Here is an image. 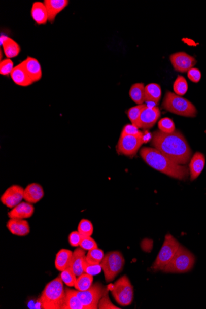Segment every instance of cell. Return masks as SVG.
<instances>
[{
    "mask_svg": "<svg viewBox=\"0 0 206 309\" xmlns=\"http://www.w3.org/2000/svg\"><path fill=\"white\" fill-rule=\"evenodd\" d=\"M151 145L180 165L187 164L192 156V150L187 140L179 130H176L171 133L155 131L153 133Z\"/></svg>",
    "mask_w": 206,
    "mask_h": 309,
    "instance_id": "1",
    "label": "cell"
},
{
    "mask_svg": "<svg viewBox=\"0 0 206 309\" xmlns=\"http://www.w3.org/2000/svg\"><path fill=\"white\" fill-rule=\"evenodd\" d=\"M140 154L151 167L173 178L184 180L190 175L187 166L177 164L155 148H142Z\"/></svg>",
    "mask_w": 206,
    "mask_h": 309,
    "instance_id": "2",
    "label": "cell"
},
{
    "mask_svg": "<svg viewBox=\"0 0 206 309\" xmlns=\"http://www.w3.org/2000/svg\"><path fill=\"white\" fill-rule=\"evenodd\" d=\"M65 299V290L59 276L46 285L39 302L44 309H64Z\"/></svg>",
    "mask_w": 206,
    "mask_h": 309,
    "instance_id": "3",
    "label": "cell"
},
{
    "mask_svg": "<svg viewBox=\"0 0 206 309\" xmlns=\"http://www.w3.org/2000/svg\"><path fill=\"white\" fill-rule=\"evenodd\" d=\"M162 107L168 112L180 116L194 117L197 113L192 102L169 91L165 93Z\"/></svg>",
    "mask_w": 206,
    "mask_h": 309,
    "instance_id": "4",
    "label": "cell"
},
{
    "mask_svg": "<svg viewBox=\"0 0 206 309\" xmlns=\"http://www.w3.org/2000/svg\"><path fill=\"white\" fill-rule=\"evenodd\" d=\"M194 264L195 257L187 249L180 245L176 255L162 271L167 273H187L193 268Z\"/></svg>",
    "mask_w": 206,
    "mask_h": 309,
    "instance_id": "5",
    "label": "cell"
},
{
    "mask_svg": "<svg viewBox=\"0 0 206 309\" xmlns=\"http://www.w3.org/2000/svg\"><path fill=\"white\" fill-rule=\"evenodd\" d=\"M105 280L110 282L121 272L125 265V259L119 251H111L104 256L101 262Z\"/></svg>",
    "mask_w": 206,
    "mask_h": 309,
    "instance_id": "6",
    "label": "cell"
},
{
    "mask_svg": "<svg viewBox=\"0 0 206 309\" xmlns=\"http://www.w3.org/2000/svg\"><path fill=\"white\" fill-rule=\"evenodd\" d=\"M180 243L171 234L165 236L164 244L160 250L155 262H154L152 268L154 270H162L167 266L180 247Z\"/></svg>",
    "mask_w": 206,
    "mask_h": 309,
    "instance_id": "7",
    "label": "cell"
},
{
    "mask_svg": "<svg viewBox=\"0 0 206 309\" xmlns=\"http://www.w3.org/2000/svg\"><path fill=\"white\" fill-rule=\"evenodd\" d=\"M76 292L84 309H97L100 300L108 293V290L101 283H96L87 290Z\"/></svg>",
    "mask_w": 206,
    "mask_h": 309,
    "instance_id": "8",
    "label": "cell"
},
{
    "mask_svg": "<svg viewBox=\"0 0 206 309\" xmlns=\"http://www.w3.org/2000/svg\"><path fill=\"white\" fill-rule=\"evenodd\" d=\"M133 286L127 276L122 277L114 283L112 295L119 304L130 305L133 300Z\"/></svg>",
    "mask_w": 206,
    "mask_h": 309,
    "instance_id": "9",
    "label": "cell"
},
{
    "mask_svg": "<svg viewBox=\"0 0 206 309\" xmlns=\"http://www.w3.org/2000/svg\"><path fill=\"white\" fill-rule=\"evenodd\" d=\"M144 135H121L117 145V151L125 156L136 155L140 147L144 144Z\"/></svg>",
    "mask_w": 206,
    "mask_h": 309,
    "instance_id": "10",
    "label": "cell"
},
{
    "mask_svg": "<svg viewBox=\"0 0 206 309\" xmlns=\"http://www.w3.org/2000/svg\"><path fill=\"white\" fill-rule=\"evenodd\" d=\"M170 60L174 70L182 73H188L197 63L193 56L183 51L171 54Z\"/></svg>",
    "mask_w": 206,
    "mask_h": 309,
    "instance_id": "11",
    "label": "cell"
},
{
    "mask_svg": "<svg viewBox=\"0 0 206 309\" xmlns=\"http://www.w3.org/2000/svg\"><path fill=\"white\" fill-rule=\"evenodd\" d=\"M24 189L18 185H11L2 194L0 201L7 208L13 209L24 199Z\"/></svg>",
    "mask_w": 206,
    "mask_h": 309,
    "instance_id": "12",
    "label": "cell"
},
{
    "mask_svg": "<svg viewBox=\"0 0 206 309\" xmlns=\"http://www.w3.org/2000/svg\"><path fill=\"white\" fill-rule=\"evenodd\" d=\"M161 116V111L156 106L146 107L142 111L139 117L137 127L143 129H149L154 127Z\"/></svg>",
    "mask_w": 206,
    "mask_h": 309,
    "instance_id": "13",
    "label": "cell"
},
{
    "mask_svg": "<svg viewBox=\"0 0 206 309\" xmlns=\"http://www.w3.org/2000/svg\"><path fill=\"white\" fill-rule=\"evenodd\" d=\"M22 64L33 83L41 81L42 77V70L41 63L38 60L32 57L28 56L22 62Z\"/></svg>",
    "mask_w": 206,
    "mask_h": 309,
    "instance_id": "14",
    "label": "cell"
},
{
    "mask_svg": "<svg viewBox=\"0 0 206 309\" xmlns=\"http://www.w3.org/2000/svg\"><path fill=\"white\" fill-rule=\"evenodd\" d=\"M35 208L29 202H21L8 214L10 219H27L33 215Z\"/></svg>",
    "mask_w": 206,
    "mask_h": 309,
    "instance_id": "15",
    "label": "cell"
},
{
    "mask_svg": "<svg viewBox=\"0 0 206 309\" xmlns=\"http://www.w3.org/2000/svg\"><path fill=\"white\" fill-rule=\"evenodd\" d=\"M48 14V22L53 23L56 16L66 8L68 0H45L44 2Z\"/></svg>",
    "mask_w": 206,
    "mask_h": 309,
    "instance_id": "16",
    "label": "cell"
},
{
    "mask_svg": "<svg viewBox=\"0 0 206 309\" xmlns=\"http://www.w3.org/2000/svg\"><path fill=\"white\" fill-rule=\"evenodd\" d=\"M7 227L14 235L25 236L30 233V225L25 219H10Z\"/></svg>",
    "mask_w": 206,
    "mask_h": 309,
    "instance_id": "17",
    "label": "cell"
},
{
    "mask_svg": "<svg viewBox=\"0 0 206 309\" xmlns=\"http://www.w3.org/2000/svg\"><path fill=\"white\" fill-rule=\"evenodd\" d=\"M44 194V190L42 186L37 183H33L28 185L24 189V199L30 204H36L41 201Z\"/></svg>",
    "mask_w": 206,
    "mask_h": 309,
    "instance_id": "18",
    "label": "cell"
},
{
    "mask_svg": "<svg viewBox=\"0 0 206 309\" xmlns=\"http://www.w3.org/2000/svg\"><path fill=\"white\" fill-rule=\"evenodd\" d=\"M205 164V158L204 154L197 152L194 154L192 158L190 159L189 165V171L191 180H196L204 170Z\"/></svg>",
    "mask_w": 206,
    "mask_h": 309,
    "instance_id": "19",
    "label": "cell"
},
{
    "mask_svg": "<svg viewBox=\"0 0 206 309\" xmlns=\"http://www.w3.org/2000/svg\"><path fill=\"white\" fill-rule=\"evenodd\" d=\"M10 77L14 83L21 87H26L33 84L23 66L22 62L14 67Z\"/></svg>",
    "mask_w": 206,
    "mask_h": 309,
    "instance_id": "20",
    "label": "cell"
},
{
    "mask_svg": "<svg viewBox=\"0 0 206 309\" xmlns=\"http://www.w3.org/2000/svg\"><path fill=\"white\" fill-rule=\"evenodd\" d=\"M1 45L5 55L8 59L16 58L21 52L19 45L10 37L2 36Z\"/></svg>",
    "mask_w": 206,
    "mask_h": 309,
    "instance_id": "21",
    "label": "cell"
},
{
    "mask_svg": "<svg viewBox=\"0 0 206 309\" xmlns=\"http://www.w3.org/2000/svg\"><path fill=\"white\" fill-rule=\"evenodd\" d=\"M31 16L38 25H45L48 22V14L44 3H33L31 9Z\"/></svg>",
    "mask_w": 206,
    "mask_h": 309,
    "instance_id": "22",
    "label": "cell"
},
{
    "mask_svg": "<svg viewBox=\"0 0 206 309\" xmlns=\"http://www.w3.org/2000/svg\"><path fill=\"white\" fill-rule=\"evenodd\" d=\"M85 250L81 248H77L73 252L72 260L70 267L72 269L77 277L84 273L83 264L86 260Z\"/></svg>",
    "mask_w": 206,
    "mask_h": 309,
    "instance_id": "23",
    "label": "cell"
},
{
    "mask_svg": "<svg viewBox=\"0 0 206 309\" xmlns=\"http://www.w3.org/2000/svg\"><path fill=\"white\" fill-rule=\"evenodd\" d=\"M145 101L159 104L162 96L161 86L157 84H150L145 86Z\"/></svg>",
    "mask_w": 206,
    "mask_h": 309,
    "instance_id": "24",
    "label": "cell"
},
{
    "mask_svg": "<svg viewBox=\"0 0 206 309\" xmlns=\"http://www.w3.org/2000/svg\"><path fill=\"white\" fill-rule=\"evenodd\" d=\"M73 253L66 249H62L56 254L55 267L57 270L62 271L70 267Z\"/></svg>",
    "mask_w": 206,
    "mask_h": 309,
    "instance_id": "25",
    "label": "cell"
},
{
    "mask_svg": "<svg viewBox=\"0 0 206 309\" xmlns=\"http://www.w3.org/2000/svg\"><path fill=\"white\" fill-rule=\"evenodd\" d=\"M145 86L143 83H136L131 85L129 91L130 97L137 105L145 102Z\"/></svg>",
    "mask_w": 206,
    "mask_h": 309,
    "instance_id": "26",
    "label": "cell"
},
{
    "mask_svg": "<svg viewBox=\"0 0 206 309\" xmlns=\"http://www.w3.org/2000/svg\"><path fill=\"white\" fill-rule=\"evenodd\" d=\"M64 309H84L75 290L65 289V299Z\"/></svg>",
    "mask_w": 206,
    "mask_h": 309,
    "instance_id": "27",
    "label": "cell"
},
{
    "mask_svg": "<svg viewBox=\"0 0 206 309\" xmlns=\"http://www.w3.org/2000/svg\"><path fill=\"white\" fill-rule=\"evenodd\" d=\"M93 276L88 273H83L77 278L74 288L77 291H84L88 290L93 285Z\"/></svg>",
    "mask_w": 206,
    "mask_h": 309,
    "instance_id": "28",
    "label": "cell"
},
{
    "mask_svg": "<svg viewBox=\"0 0 206 309\" xmlns=\"http://www.w3.org/2000/svg\"><path fill=\"white\" fill-rule=\"evenodd\" d=\"M104 252L98 248H96L88 251L86 255V261L91 264H100L104 258Z\"/></svg>",
    "mask_w": 206,
    "mask_h": 309,
    "instance_id": "29",
    "label": "cell"
},
{
    "mask_svg": "<svg viewBox=\"0 0 206 309\" xmlns=\"http://www.w3.org/2000/svg\"><path fill=\"white\" fill-rule=\"evenodd\" d=\"M173 89L174 93L179 96H184L187 93L188 85L187 80L184 76H179L174 83Z\"/></svg>",
    "mask_w": 206,
    "mask_h": 309,
    "instance_id": "30",
    "label": "cell"
},
{
    "mask_svg": "<svg viewBox=\"0 0 206 309\" xmlns=\"http://www.w3.org/2000/svg\"><path fill=\"white\" fill-rule=\"evenodd\" d=\"M147 105L142 104L135 106L131 108L127 111V116L129 119L131 124L137 127L140 114L144 109L147 107Z\"/></svg>",
    "mask_w": 206,
    "mask_h": 309,
    "instance_id": "31",
    "label": "cell"
},
{
    "mask_svg": "<svg viewBox=\"0 0 206 309\" xmlns=\"http://www.w3.org/2000/svg\"><path fill=\"white\" fill-rule=\"evenodd\" d=\"M59 276L61 277L63 283H65L68 287H74V285H75L77 276L76 274L74 273L72 269L70 267L61 271V273Z\"/></svg>",
    "mask_w": 206,
    "mask_h": 309,
    "instance_id": "32",
    "label": "cell"
},
{
    "mask_svg": "<svg viewBox=\"0 0 206 309\" xmlns=\"http://www.w3.org/2000/svg\"><path fill=\"white\" fill-rule=\"evenodd\" d=\"M78 232L82 237L91 236L93 233V225L90 220L82 219L78 225Z\"/></svg>",
    "mask_w": 206,
    "mask_h": 309,
    "instance_id": "33",
    "label": "cell"
},
{
    "mask_svg": "<svg viewBox=\"0 0 206 309\" xmlns=\"http://www.w3.org/2000/svg\"><path fill=\"white\" fill-rule=\"evenodd\" d=\"M158 128L163 133H171L176 130L174 121L168 117H164L158 122Z\"/></svg>",
    "mask_w": 206,
    "mask_h": 309,
    "instance_id": "34",
    "label": "cell"
},
{
    "mask_svg": "<svg viewBox=\"0 0 206 309\" xmlns=\"http://www.w3.org/2000/svg\"><path fill=\"white\" fill-rule=\"evenodd\" d=\"M13 62L11 59L2 60L0 62V74L2 76H10L14 68Z\"/></svg>",
    "mask_w": 206,
    "mask_h": 309,
    "instance_id": "35",
    "label": "cell"
},
{
    "mask_svg": "<svg viewBox=\"0 0 206 309\" xmlns=\"http://www.w3.org/2000/svg\"><path fill=\"white\" fill-rule=\"evenodd\" d=\"M84 272L90 274V276H96L101 273L102 267L101 264H91L87 261L84 262L83 264Z\"/></svg>",
    "mask_w": 206,
    "mask_h": 309,
    "instance_id": "36",
    "label": "cell"
},
{
    "mask_svg": "<svg viewBox=\"0 0 206 309\" xmlns=\"http://www.w3.org/2000/svg\"><path fill=\"white\" fill-rule=\"evenodd\" d=\"M121 135H144V133L139 130V128L132 124L125 125L122 128Z\"/></svg>",
    "mask_w": 206,
    "mask_h": 309,
    "instance_id": "37",
    "label": "cell"
},
{
    "mask_svg": "<svg viewBox=\"0 0 206 309\" xmlns=\"http://www.w3.org/2000/svg\"><path fill=\"white\" fill-rule=\"evenodd\" d=\"M80 247L84 249V250L90 251L98 248V245L94 239L91 236L83 237Z\"/></svg>",
    "mask_w": 206,
    "mask_h": 309,
    "instance_id": "38",
    "label": "cell"
},
{
    "mask_svg": "<svg viewBox=\"0 0 206 309\" xmlns=\"http://www.w3.org/2000/svg\"><path fill=\"white\" fill-rule=\"evenodd\" d=\"M98 308L99 309H119L116 307V305L113 304V303L111 302L110 297H109L108 293L105 294L104 296L102 297L99 302Z\"/></svg>",
    "mask_w": 206,
    "mask_h": 309,
    "instance_id": "39",
    "label": "cell"
},
{
    "mask_svg": "<svg viewBox=\"0 0 206 309\" xmlns=\"http://www.w3.org/2000/svg\"><path fill=\"white\" fill-rule=\"evenodd\" d=\"M82 236L77 231H73L68 236V242L73 247H78L81 244Z\"/></svg>",
    "mask_w": 206,
    "mask_h": 309,
    "instance_id": "40",
    "label": "cell"
},
{
    "mask_svg": "<svg viewBox=\"0 0 206 309\" xmlns=\"http://www.w3.org/2000/svg\"><path fill=\"white\" fill-rule=\"evenodd\" d=\"M202 74L198 68H192L188 71V77L191 82L197 83L201 79Z\"/></svg>",
    "mask_w": 206,
    "mask_h": 309,
    "instance_id": "41",
    "label": "cell"
}]
</instances>
